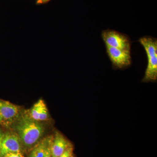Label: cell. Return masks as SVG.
Returning a JSON list of instances; mask_svg holds the SVG:
<instances>
[{
	"mask_svg": "<svg viewBox=\"0 0 157 157\" xmlns=\"http://www.w3.org/2000/svg\"><path fill=\"white\" fill-rule=\"evenodd\" d=\"M16 128L21 141L27 147H30L37 143L44 132L42 125L27 115L20 117Z\"/></svg>",
	"mask_w": 157,
	"mask_h": 157,
	"instance_id": "1",
	"label": "cell"
},
{
	"mask_svg": "<svg viewBox=\"0 0 157 157\" xmlns=\"http://www.w3.org/2000/svg\"><path fill=\"white\" fill-rule=\"evenodd\" d=\"M139 42L144 48L147 57V65L143 82L156 81L157 79V41L149 37L140 38Z\"/></svg>",
	"mask_w": 157,
	"mask_h": 157,
	"instance_id": "2",
	"label": "cell"
},
{
	"mask_svg": "<svg viewBox=\"0 0 157 157\" xmlns=\"http://www.w3.org/2000/svg\"><path fill=\"white\" fill-rule=\"evenodd\" d=\"M102 37L106 46L131 51V42L126 35L108 30L103 32Z\"/></svg>",
	"mask_w": 157,
	"mask_h": 157,
	"instance_id": "3",
	"label": "cell"
},
{
	"mask_svg": "<svg viewBox=\"0 0 157 157\" xmlns=\"http://www.w3.org/2000/svg\"><path fill=\"white\" fill-rule=\"evenodd\" d=\"M107 53L113 65L116 67L123 68L132 63L131 51L106 46Z\"/></svg>",
	"mask_w": 157,
	"mask_h": 157,
	"instance_id": "4",
	"label": "cell"
},
{
	"mask_svg": "<svg viewBox=\"0 0 157 157\" xmlns=\"http://www.w3.org/2000/svg\"><path fill=\"white\" fill-rule=\"evenodd\" d=\"M21 140L18 135L13 133L5 134L0 151V157L9 153L21 152Z\"/></svg>",
	"mask_w": 157,
	"mask_h": 157,
	"instance_id": "5",
	"label": "cell"
},
{
	"mask_svg": "<svg viewBox=\"0 0 157 157\" xmlns=\"http://www.w3.org/2000/svg\"><path fill=\"white\" fill-rule=\"evenodd\" d=\"M53 137L44 138L33 149L29 157H52L51 146Z\"/></svg>",
	"mask_w": 157,
	"mask_h": 157,
	"instance_id": "6",
	"label": "cell"
},
{
	"mask_svg": "<svg viewBox=\"0 0 157 157\" xmlns=\"http://www.w3.org/2000/svg\"><path fill=\"white\" fill-rule=\"evenodd\" d=\"M71 144H72L63 135L56 132L53 137L52 144V155L55 157H59Z\"/></svg>",
	"mask_w": 157,
	"mask_h": 157,
	"instance_id": "7",
	"label": "cell"
},
{
	"mask_svg": "<svg viewBox=\"0 0 157 157\" xmlns=\"http://www.w3.org/2000/svg\"><path fill=\"white\" fill-rule=\"evenodd\" d=\"M29 116L37 121L46 120L48 118V112L45 101L42 99L37 101L31 109Z\"/></svg>",
	"mask_w": 157,
	"mask_h": 157,
	"instance_id": "8",
	"label": "cell"
},
{
	"mask_svg": "<svg viewBox=\"0 0 157 157\" xmlns=\"http://www.w3.org/2000/svg\"><path fill=\"white\" fill-rule=\"evenodd\" d=\"M19 111L18 106L9 101L0 99V114L4 120H12L17 116Z\"/></svg>",
	"mask_w": 157,
	"mask_h": 157,
	"instance_id": "9",
	"label": "cell"
},
{
	"mask_svg": "<svg viewBox=\"0 0 157 157\" xmlns=\"http://www.w3.org/2000/svg\"><path fill=\"white\" fill-rule=\"evenodd\" d=\"M73 145L71 144L59 157H71L73 155Z\"/></svg>",
	"mask_w": 157,
	"mask_h": 157,
	"instance_id": "10",
	"label": "cell"
},
{
	"mask_svg": "<svg viewBox=\"0 0 157 157\" xmlns=\"http://www.w3.org/2000/svg\"><path fill=\"white\" fill-rule=\"evenodd\" d=\"M2 157H24V156L21 152H17L9 153L5 155Z\"/></svg>",
	"mask_w": 157,
	"mask_h": 157,
	"instance_id": "11",
	"label": "cell"
},
{
	"mask_svg": "<svg viewBox=\"0 0 157 157\" xmlns=\"http://www.w3.org/2000/svg\"><path fill=\"white\" fill-rule=\"evenodd\" d=\"M5 134L1 130H0V151H1V147H2V143L4 138Z\"/></svg>",
	"mask_w": 157,
	"mask_h": 157,
	"instance_id": "12",
	"label": "cell"
},
{
	"mask_svg": "<svg viewBox=\"0 0 157 157\" xmlns=\"http://www.w3.org/2000/svg\"><path fill=\"white\" fill-rule=\"evenodd\" d=\"M50 0H37V4L40 5V4H44L48 2Z\"/></svg>",
	"mask_w": 157,
	"mask_h": 157,
	"instance_id": "13",
	"label": "cell"
},
{
	"mask_svg": "<svg viewBox=\"0 0 157 157\" xmlns=\"http://www.w3.org/2000/svg\"><path fill=\"white\" fill-rule=\"evenodd\" d=\"M4 121V119H3V118L2 117V115L0 114V123H2L3 121Z\"/></svg>",
	"mask_w": 157,
	"mask_h": 157,
	"instance_id": "14",
	"label": "cell"
},
{
	"mask_svg": "<svg viewBox=\"0 0 157 157\" xmlns=\"http://www.w3.org/2000/svg\"><path fill=\"white\" fill-rule=\"evenodd\" d=\"M71 157H75V156H74V155H73H73H72V156H71Z\"/></svg>",
	"mask_w": 157,
	"mask_h": 157,
	"instance_id": "15",
	"label": "cell"
},
{
	"mask_svg": "<svg viewBox=\"0 0 157 157\" xmlns=\"http://www.w3.org/2000/svg\"><path fill=\"white\" fill-rule=\"evenodd\" d=\"M52 157H55L52 156Z\"/></svg>",
	"mask_w": 157,
	"mask_h": 157,
	"instance_id": "16",
	"label": "cell"
}]
</instances>
